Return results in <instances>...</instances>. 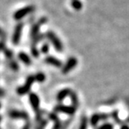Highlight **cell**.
Masks as SVG:
<instances>
[{
  "instance_id": "obj_1",
  "label": "cell",
  "mask_w": 129,
  "mask_h": 129,
  "mask_svg": "<svg viewBox=\"0 0 129 129\" xmlns=\"http://www.w3.org/2000/svg\"><path fill=\"white\" fill-rule=\"evenodd\" d=\"M46 38L50 41L51 44L54 45V47L58 52H62L63 51V45L61 43V40L57 37V35L52 31H48L45 34Z\"/></svg>"
},
{
  "instance_id": "obj_2",
  "label": "cell",
  "mask_w": 129,
  "mask_h": 129,
  "mask_svg": "<svg viewBox=\"0 0 129 129\" xmlns=\"http://www.w3.org/2000/svg\"><path fill=\"white\" fill-rule=\"evenodd\" d=\"M35 81V76H29L24 86H20L17 89V93L19 95H21V96L28 93V92L30 91V88H31L32 85L34 84Z\"/></svg>"
},
{
  "instance_id": "obj_3",
  "label": "cell",
  "mask_w": 129,
  "mask_h": 129,
  "mask_svg": "<svg viewBox=\"0 0 129 129\" xmlns=\"http://www.w3.org/2000/svg\"><path fill=\"white\" fill-rule=\"evenodd\" d=\"M35 10V7L32 5H29V6L24 7L22 9L17 10L16 12L14 14V19L15 20H20L25 16H27L28 14H29L30 13L33 12Z\"/></svg>"
},
{
  "instance_id": "obj_4",
  "label": "cell",
  "mask_w": 129,
  "mask_h": 129,
  "mask_svg": "<svg viewBox=\"0 0 129 129\" xmlns=\"http://www.w3.org/2000/svg\"><path fill=\"white\" fill-rule=\"evenodd\" d=\"M47 21H48L47 18L42 17L39 19V21L37 23H35V24H33V26L31 27V29H30V37H31V39H34L35 36H37L39 35L40 27L42 26L43 24H45V23H47Z\"/></svg>"
},
{
  "instance_id": "obj_5",
  "label": "cell",
  "mask_w": 129,
  "mask_h": 129,
  "mask_svg": "<svg viewBox=\"0 0 129 129\" xmlns=\"http://www.w3.org/2000/svg\"><path fill=\"white\" fill-rule=\"evenodd\" d=\"M23 23H18L17 25L15 26L14 34H13L12 37V42L14 45H18L21 40V35H22V30H23Z\"/></svg>"
},
{
  "instance_id": "obj_6",
  "label": "cell",
  "mask_w": 129,
  "mask_h": 129,
  "mask_svg": "<svg viewBox=\"0 0 129 129\" xmlns=\"http://www.w3.org/2000/svg\"><path fill=\"white\" fill-rule=\"evenodd\" d=\"M9 116L10 118H13V119H24L26 121V122H29V114H28L27 112H24V111L11 110V111H9Z\"/></svg>"
},
{
  "instance_id": "obj_7",
  "label": "cell",
  "mask_w": 129,
  "mask_h": 129,
  "mask_svg": "<svg viewBox=\"0 0 129 129\" xmlns=\"http://www.w3.org/2000/svg\"><path fill=\"white\" fill-rule=\"evenodd\" d=\"M77 64V59L74 56L70 57L68 59V60L66 61V63L64 64V66L62 68V73L63 74H67L70 71H72Z\"/></svg>"
},
{
  "instance_id": "obj_8",
  "label": "cell",
  "mask_w": 129,
  "mask_h": 129,
  "mask_svg": "<svg viewBox=\"0 0 129 129\" xmlns=\"http://www.w3.org/2000/svg\"><path fill=\"white\" fill-rule=\"evenodd\" d=\"M76 108H74L73 107H69V106H64L61 104H59L55 107V112L66 113L68 115H73L76 112Z\"/></svg>"
},
{
  "instance_id": "obj_9",
  "label": "cell",
  "mask_w": 129,
  "mask_h": 129,
  "mask_svg": "<svg viewBox=\"0 0 129 129\" xmlns=\"http://www.w3.org/2000/svg\"><path fill=\"white\" fill-rule=\"evenodd\" d=\"M29 100L30 105H31V107H33V109L35 110L36 112H38L39 111H40L39 108H40V98H39V96L35 93H30Z\"/></svg>"
},
{
  "instance_id": "obj_10",
  "label": "cell",
  "mask_w": 129,
  "mask_h": 129,
  "mask_svg": "<svg viewBox=\"0 0 129 129\" xmlns=\"http://www.w3.org/2000/svg\"><path fill=\"white\" fill-rule=\"evenodd\" d=\"M45 62L48 64H50V66L57 67V68H60V67L62 66V62L60 60H58L57 58L54 57L52 55L46 56L45 59Z\"/></svg>"
},
{
  "instance_id": "obj_11",
  "label": "cell",
  "mask_w": 129,
  "mask_h": 129,
  "mask_svg": "<svg viewBox=\"0 0 129 129\" xmlns=\"http://www.w3.org/2000/svg\"><path fill=\"white\" fill-rule=\"evenodd\" d=\"M108 118L107 115L105 114H94L92 115V117L91 118V125L93 127H96L97 125V123L102 120H106Z\"/></svg>"
},
{
  "instance_id": "obj_12",
  "label": "cell",
  "mask_w": 129,
  "mask_h": 129,
  "mask_svg": "<svg viewBox=\"0 0 129 129\" xmlns=\"http://www.w3.org/2000/svg\"><path fill=\"white\" fill-rule=\"evenodd\" d=\"M71 93V90L70 88H64L63 90H61L57 93V96H56V99H57L58 102H62V101L66 98V96H70Z\"/></svg>"
},
{
  "instance_id": "obj_13",
  "label": "cell",
  "mask_w": 129,
  "mask_h": 129,
  "mask_svg": "<svg viewBox=\"0 0 129 129\" xmlns=\"http://www.w3.org/2000/svg\"><path fill=\"white\" fill-rule=\"evenodd\" d=\"M18 57L20 60H21L22 63H24L25 66H29L31 64V60H30L29 56L27 55L26 53L24 52H20L18 55Z\"/></svg>"
},
{
  "instance_id": "obj_14",
  "label": "cell",
  "mask_w": 129,
  "mask_h": 129,
  "mask_svg": "<svg viewBox=\"0 0 129 129\" xmlns=\"http://www.w3.org/2000/svg\"><path fill=\"white\" fill-rule=\"evenodd\" d=\"M49 117H50L51 120H53L54 122H55V125H54V127L52 129H60V120H59L57 116L55 114H53V113H50V114L49 115Z\"/></svg>"
},
{
  "instance_id": "obj_15",
  "label": "cell",
  "mask_w": 129,
  "mask_h": 129,
  "mask_svg": "<svg viewBox=\"0 0 129 129\" xmlns=\"http://www.w3.org/2000/svg\"><path fill=\"white\" fill-rule=\"evenodd\" d=\"M70 96H71V99L72 102V107L76 109L77 107L79 106V101H78V97H77V95L76 94V92L71 91Z\"/></svg>"
},
{
  "instance_id": "obj_16",
  "label": "cell",
  "mask_w": 129,
  "mask_h": 129,
  "mask_svg": "<svg viewBox=\"0 0 129 129\" xmlns=\"http://www.w3.org/2000/svg\"><path fill=\"white\" fill-rule=\"evenodd\" d=\"M71 6L76 11H79L82 9V3L80 0H71Z\"/></svg>"
},
{
  "instance_id": "obj_17",
  "label": "cell",
  "mask_w": 129,
  "mask_h": 129,
  "mask_svg": "<svg viewBox=\"0 0 129 129\" xmlns=\"http://www.w3.org/2000/svg\"><path fill=\"white\" fill-rule=\"evenodd\" d=\"M45 37H46L45 35H43V34H39L37 36H35V38L32 39V45H36V44H38L39 42H40L41 40H43Z\"/></svg>"
},
{
  "instance_id": "obj_18",
  "label": "cell",
  "mask_w": 129,
  "mask_h": 129,
  "mask_svg": "<svg viewBox=\"0 0 129 129\" xmlns=\"http://www.w3.org/2000/svg\"><path fill=\"white\" fill-rule=\"evenodd\" d=\"M45 75L42 73V72H38L37 74L35 76V79L36 81L40 82V83H41V82H44L45 81Z\"/></svg>"
},
{
  "instance_id": "obj_19",
  "label": "cell",
  "mask_w": 129,
  "mask_h": 129,
  "mask_svg": "<svg viewBox=\"0 0 129 129\" xmlns=\"http://www.w3.org/2000/svg\"><path fill=\"white\" fill-rule=\"evenodd\" d=\"M9 66L10 67V69L13 70V71H17L19 68V64H18L14 60H10L9 61Z\"/></svg>"
},
{
  "instance_id": "obj_20",
  "label": "cell",
  "mask_w": 129,
  "mask_h": 129,
  "mask_svg": "<svg viewBox=\"0 0 129 129\" xmlns=\"http://www.w3.org/2000/svg\"><path fill=\"white\" fill-rule=\"evenodd\" d=\"M3 52H4L5 57L7 59H9V60H13V57H14V52H13L12 50H10L8 48H5L4 50H3Z\"/></svg>"
},
{
  "instance_id": "obj_21",
  "label": "cell",
  "mask_w": 129,
  "mask_h": 129,
  "mask_svg": "<svg viewBox=\"0 0 129 129\" xmlns=\"http://www.w3.org/2000/svg\"><path fill=\"white\" fill-rule=\"evenodd\" d=\"M87 126H88V119L86 117H82L79 129H87Z\"/></svg>"
},
{
  "instance_id": "obj_22",
  "label": "cell",
  "mask_w": 129,
  "mask_h": 129,
  "mask_svg": "<svg viewBox=\"0 0 129 129\" xmlns=\"http://www.w3.org/2000/svg\"><path fill=\"white\" fill-rule=\"evenodd\" d=\"M31 55L35 58H38L39 55H40V50H38L37 47H36V45H31Z\"/></svg>"
},
{
  "instance_id": "obj_23",
  "label": "cell",
  "mask_w": 129,
  "mask_h": 129,
  "mask_svg": "<svg viewBox=\"0 0 129 129\" xmlns=\"http://www.w3.org/2000/svg\"><path fill=\"white\" fill-rule=\"evenodd\" d=\"M49 49H50L49 45L47 43H45L42 46H41L40 51H41V53H43V54H47L49 52Z\"/></svg>"
},
{
  "instance_id": "obj_24",
  "label": "cell",
  "mask_w": 129,
  "mask_h": 129,
  "mask_svg": "<svg viewBox=\"0 0 129 129\" xmlns=\"http://www.w3.org/2000/svg\"><path fill=\"white\" fill-rule=\"evenodd\" d=\"M97 129H113V125L111 124V123H105Z\"/></svg>"
},
{
  "instance_id": "obj_25",
  "label": "cell",
  "mask_w": 129,
  "mask_h": 129,
  "mask_svg": "<svg viewBox=\"0 0 129 129\" xmlns=\"http://www.w3.org/2000/svg\"><path fill=\"white\" fill-rule=\"evenodd\" d=\"M0 38H1L2 40H4V41L5 40V38H6V34H5L4 29H2L1 28H0Z\"/></svg>"
},
{
  "instance_id": "obj_26",
  "label": "cell",
  "mask_w": 129,
  "mask_h": 129,
  "mask_svg": "<svg viewBox=\"0 0 129 129\" xmlns=\"http://www.w3.org/2000/svg\"><path fill=\"white\" fill-rule=\"evenodd\" d=\"M5 49V44H4V40H1L0 41V52L3 51Z\"/></svg>"
},
{
  "instance_id": "obj_27",
  "label": "cell",
  "mask_w": 129,
  "mask_h": 129,
  "mask_svg": "<svg viewBox=\"0 0 129 129\" xmlns=\"http://www.w3.org/2000/svg\"><path fill=\"white\" fill-rule=\"evenodd\" d=\"M23 129H30V123H29V122H27L26 123H25V125L24 126Z\"/></svg>"
},
{
  "instance_id": "obj_28",
  "label": "cell",
  "mask_w": 129,
  "mask_h": 129,
  "mask_svg": "<svg viewBox=\"0 0 129 129\" xmlns=\"http://www.w3.org/2000/svg\"><path fill=\"white\" fill-rule=\"evenodd\" d=\"M4 96V91L0 88V97H3Z\"/></svg>"
},
{
  "instance_id": "obj_29",
  "label": "cell",
  "mask_w": 129,
  "mask_h": 129,
  "mask_svg": "<svg viewBox=\"0 0 129 129\" xmlns=\"http://www.w3.org/2000/svg\"><path fill=\"white\" fill-rule=\"evenodd\" d=\"M121 129H129V127L127 125H123V126H122Z\"/></svg>"
},
{
  "instance_id": "obj_30",
  "label": "cell",
  "mask_w": 129,
  "mask_h": 129,
  "mask_svg": "<svg viewBox=\"0 0 129 129\" xmlns=\"http://www.w3.org/2000/svg\"><path fill=\"white\" fill-rule=\"evenodd\" d=\"M1 119H2V117H1V116H0V122H1ZM1 129V128H0Z\"/></svg>"
},
{
  "instance_id": "obj_31",
  "label": "cell",
  "mask_w": 129,
  "mask_h": 129,
  "mask_svg": "<svg viewBox=\"0 0 129 129\" xmlns=\"http://www.w3.org/2000/svg\"><path fill=\"white\" fill-rule=\"evenodd\" d=\"M0 108H1V103H0Z\"/></svg>"
}]
</instances>
